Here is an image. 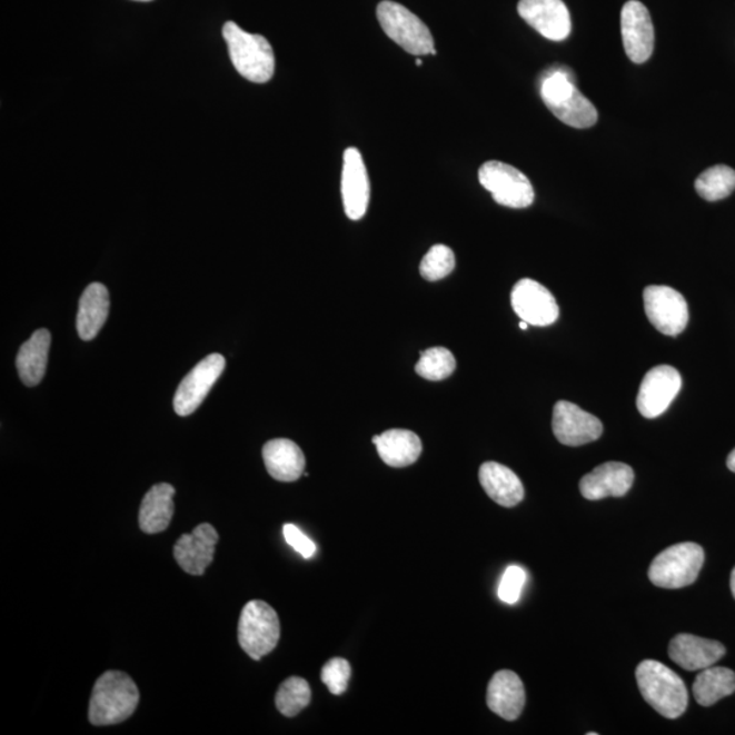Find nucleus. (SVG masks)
<instances>
[{
	"instance_id": "obj_1",
	"label": "nucleus",
	"mask_w": 735,
	"mask_h": 735,
	"mask_svg": "<svg viewBox=\"0 0 735 735\" xmlns=\"http://www.w3.org/2000/svg\"><path fill=\"white\" fill-rule=\"evenodd\" d=\"M539 93L545 106L563 123L580 130L597 123V108L576 88L569 70L552 67L540 79Z\"/></svg>"
},
{
	"instance_id": "obj_2",
	"label": "nucleus",
	"mask_w": 735,
	"mask_h": 735,
	"mask_svg": "<svg viewBox=\"0 0 735 735\" xmlns=\"http://www.w3.org/2000/svg\"><path fill=\"white\" fill-rule=\"evenodd\" d=\"M139 691L129 674L111 671L95 684L89 704V721L95 726L118 725L136 713Z\"/></svg>"
},
{
	"instance_id": "obj_3",
	"label": "nucleus",
	"mask_w": 735,
	"mask_h": 735,
	"mask_svg": "<svg viewBox=\"0 0 735 735\" xmlns=\"http://www.w3.org/2000/svg\"><path fill=\"white\" fill-rule=\"evenodd\" d=\"M644 701L667 719H677L688 707V691L678 674L657 660H643L636 669Z\"/></svg>"
},
{
	"instance_id": "obj_4",
	"label": "nucleus",
	"mask_w": 735,
	"mask_h": 735,
	"mask_svg": "<svg viewBox=\"0 0 735 735\" xmlns=\"http://www.w3.org/2000/svg\"><path fill=\"white\" fill-rule=\"evenodd\" d=\"M230 60L241 77L254 83L269 82L276 70L275 52L269 41L260 34L245 32L229 21L222 28Z\"/></svg>"
},
{
	"instance_id": "obj_5",
	"label": "nucleus",
	"mask_w": 735,
	"mask_h": 735,
	"mask_svg": "<svg viewBox=\"0 0 735 735\" xmlns=\"http://www.w3.org/2000/svg\"><path fill=\"white\" fill-rule=\"evenodd\" d=\"M376 14L388 38L403 47L406 52L416 57L437 54L429 28L405 6L393 0H383Z\"/></svg>"
},
{
	"instance_id": "obj_6",
	"label": "nucleus",
	"mask_w": 735,
	"mask_h": 735,
	"mask_svg": "<svg viewBox=\"0 0 735 735\" xmlns=\"http://www.w3.org/2000/svg\"><path fill=\"white\" fill-rule=\"evenodd\" d=\"M704 564L701 545L683 543L671 546L654 558L648 578L660 588H684L694 585Z\"/></svg>"
},
{
	"instance_id": "obj_7",
	"label": "nucleus",
	"mask_w": 735,
	"mask_h": 735,
	"mask_svg": "<svg viewBox=\"0 0 735 735\" xmlns=\"http://www.w3.org/2000/svg\"><path fill=\"white\" fill-rule=\"evenodd\" d=\"M237 636L246 654L255 660L262 659L277 647L281 637L277 612L264 600H251L241 612Z\"/></svg>"
},
{
	"instance_id": "obj_8",
	"label": "nucleus",
	"mask_w": 735,
	"mask_h": 735,
	"mask_svg": "<svg viewBox=\"0 0 735 735\" xmlns=\"http://www.w3.org/2000/svg\"><path fill=\"white\" fill-rule=\"evenodd\" d=\"M479 183L491 193L495 202L506 208L526 209L536 193L524 172L500 161L485 162L478 171Z\"/></svg>"
},
{
	"instance_id": "obj_9",
	"label": "nucleus",
	"mask_w": 735,
	"mask_h": 735,
	"mask_svg": "<svg viewBox=\"0 0 735 735\" xmlns=\"http://www.w3.org/2000/svg\"><path fill=\"white\" fill-rule=\"evenodd\" d=\"M643 299L647 318L655 329L671 337L686 329L689 320L688 302L679 291L653 285L644 289Z\"/></svg>"
},
{
	"instance_id": "obj_10",
	"label": "nucleus",
	"mask_w": 735,
	"mask_h": 735,
	"mask_svg": "<svg viewBox=\"0 0 735 735\" xmlns=\"http://www.w3.org/2000/svg\"><path fill=\"white\" fill-rule=\"evenodd\" d=\"M225 364L224 356L216 354L203 358L191 369L175 394L173 407L179 416H190L202 405L212 386L220 379Z\"/></svg>"
},
{
	"instance_id": "obj_11",
	"label": "nucleus",
	"mask_w": 735,
	"mask_h": 735,
	"mask_svg": "<svg viewBox=\"0 0 735 735\" xmlns=\"http://www.w3.org/2000/svg\"><path fill=\"white\" fill-rule=\"evenodd\" d=\"M553 434L564 446L579 447L603 436V423L578 405L558 400L553 409Z\"/></svg>"
},
{
	"instance_id": "obj_12",
	"label": "nucleus",
	"mask_w": 735,
	"mask_h": 735,
	"mask_svg": "<svg viewBox=\"0 0 735 735\" xmlns=\"http://www.w3.org/2000/svg\"><path fill=\"white\" fill-rule=\"evenodd\" d=\"M683 387L682 375L671 366L648 370L637 394V409L646 418H657L667 410Z\"/></svg>"
},
{
	"instance_id": "obj_13",
	"label": "nucleus",
	"mask_w": 735,
	"mask_h": 735,
	"mask_svg": "<svg viewBox=\"0 0 735 735\" xmlns=\"http://www.w3.org/2000/svg\"><path fill=\"white\" fill-rule=\"evenodd\" d=\"M511 304L515 314L532 326H550L560 315L555 296L530 278L516 282L511 291Z\"/></svg>"
},
{
	"instance_id": "obj_14",
	"label": "nucleus",
	"mask_w": 735,
	"mask_h": 735,
	"mask_svg": "<svg viewBox=\"0 0 735 735\" xmlns=\"http://www.w3.org/2000/svg\"><path fill=\"white\" fill-rule=\"evenodd\" d=\"M622 34L625 52L632 62L646 63L654 52L655 32L646 6L629 0L622 10Z\"/></svg>"
},
{
	"instance_id": "obj_15",
	"label": "nucleus",
	"mask_w": 735,
	"mask_h": 735,
	"mask_svg": "<svg viewBox=\"0 0 735 735\" xmlns=\"http://www.w3.org/2000/svg\"><path fill=\"white\" fill-rule=\"evenodd\" d=\"M518 13L540 36L552 41L568 38L573 22L563 0H520Z\"/></svg>"
},
{
	"instance_id": "obj_16",
	"label": "nucleus",
	"mask_w": 735,
	"mask_h": 735,
	"mask_svg": "<svg viewBox=\"0 0 735 735\" xmlns=\"http://www.w3.org/2000/svg\"><path fill=\"white\" fill-rule=\"evenodd\" d=\"M344 209L350 220H361L368 210L370 185L360 150L349 148L344 153L341 180Z\"/></svg>"
},
{
	"instance_id": "obj_17",
	"label": "nucleus",
	"mask_w": 735,
	"mask_h": 735,
	"mask_svg": "<svg viewBox=\"0 0 735 735\" xmlns=\"http://www.w3.org/2000/svg\"><path fill=\"white\" fill-rule=\"evenodd\" d=\"M218 533L209 524L196 527L191 534H185L178 539L173 548L175 560L185 573L202 576L209 565L215 560Z\"/></svg>"
},
{
	"instance_id": "obj_18",
	"label": "nucleus",
	"mask_w": 735,
	"mask_h": 735,
	"mask_svg": "<svg viewBox=\"0 0 735 735\" xmlns=\"http://www.w3.org/2000/svg\"><path fill=\"white\" fill-rule=\"evenodd\" d=\"M635 473L632 467L619 461L595 467L580 479L579 488L587 500L597 501L606 497H623L634 485Z\"/></svg>"
},
{
	"instance_id": "obj_19",
	"label": "nucleus",
	"mask_w": 735,
	"mask_h": 735,
	"mask_svg": "<svg viewBox=\"0 0 735 735\" xmlns=\"http://www.w3.org/2000/svg\"><path fill=\"white\" fill-rule=\"evenodd\" d=\"M725 654L722 643L689 634L677 635L669 646V657L674 664L689 672L707 669Z\"/></svg>"
},
{
	"instance_id": "obj_20",
	"label": "nucleus",
	"mask_w": 735,
	"mask_h": 735,
	"mask_svg": "<svg viewBox=\"0 0 735 735\" xmlns=\"http://www.w3.org/2000/svg\"><path fill=\"white\" fill-rule=\"evenodd\" d=\"M486 704L503 719H518L526 704L525 686L518 674L511 671L497 672L490 679Z\"/></svg>"
},
{
	"instance_id": "obj_21",
	"label": "nucleus",
	"mask_w": 735,
	"mask_h": 735,
	"mask_svg": "<svg viewBox=\"0 0 735 735\" xmlns=\"http://www.w3.org/2000/svg\"><path fill=\"white\" fill-rule=\"evenodd\" d=\"M479 483L486 495L501 507L511 508L524 500L525 488L519 477L497 461H486L479 467Z\"/></svg>"
},
{
	"instance_id": "obj_22",
	"label": "nucleus",
	"mask_w": 735,
	"mask_h": 735,
	"mask_svg": "<svg viewBox=\"0 0 735 735\" xmlns=\"http://www.w3.org/2000/svg\"><path fill=\"white\" fill-rule=\"evenodd\" d=\"M264 460L270 476L281 483L297 481L306 469V457L301 448L289 439L267 441Z\"/></svg>"
},
{
	"instance_id": "obj_23",
	"label": "nucleus",
	"mask_w": 735,
	"mask_h": 735,
	"mask_svg": "<svg viewBox=\"0 0 735 735\" xmlns=\"http://www.w3.org/2000/svg\"><path fill=\"white\" fill-rule=\"evenodd\" d=\"M109 302L106 285L93 282L85 289L77 315L78 336L83 341H92L106 325Z\"/></svg>"
},
{
	"instance_id": "obj_24",
	"label": "nucleus",
	"mask_w": 735,
	"mask_h": 735,
	"mask_svg": "<svg viewBox=\"0 0 735 735\" xmlns=\"http://www.w3.org/2000/svg\"><path fill=\"white\" fill-rule=\"evenodd\" d=\"M175 494L172 485L158 484L145 495L138 518L143 533L158 534L167 530L175 514Z\"/></svg>"
},
{
	"instance_id": "obj_25",
	"label": "nucleus",
	"mask_w": 735,
	"mask_h": 735,
	"mask_svg": "<svg viewBox=\"0 0 735 735\" xmlns=\"http://www.w3.org/2000/svg\"><path fill=\"white\" fill-rule=\"evenodd\" d=\"M374 445L383 461L391 467H406L416 464L423 453V443L411 430L390 429L374 436Z\"/></svg>"
},
{
	"instance_id": "obj_26",
	"label": "nucleus",
	"mask_w": 735,
	"mask_h": 735,
	"mask_svg": "<svg viewBox=\"0 0 735 735\" xmlns=\"http://www.w3.org/2000/svg\"><path fill=\"white\" fill-rule=\"evenodd\" d=\"M50 348L51 332L47 329L36 331L29 341L21 346L16 364L23 385L34 387L44 379Z\"/></svg>"
},
{
	"instance_id": "obj_27",
	"label": "nucleus",
	"mask_w": 735,
	"mask_h": 735,
	"mask_svg": "<svg viewBox=\"0 0 735 735\" xmlns=\"http://www.w3.org/2000/svg\"><path fill=\"white\" fill-rule=\"evenodd\" d=\"M735 692V673L727 667L709 666L695 679L694 696L703 707L714 706Z\"/></svg>"
},
{
	"instance_id": "obj_28",
	"label": "nucleus",
	"mask_w": 735,
	"mask_h": 735,
	"mask_svg": "<svg viewBox=\"0 0 735 735\" xmlns=\"http://www.w3.org/2000/svg\"><path fill=\"white\" fill-rule=\"evenodd\" d=\"M695 188L698 196L708 202L731 197L735 190V171L727 166L711 167L698 176Z\"/></svg>"
},
{
	"instance_id": "obj_29",
	"label": "nucleus",
	"mask_w": 735,
	"mask_h": 735,
	"mask_svg": "<svg viewBox=\"0 0 735 735\" xmlns=\"http://www.w3.org/2000/svg\"><path fill=\"white\" fill-rule=\"evenodd\" d=\"M311 703V688L306 679L290 677L279 686L276 695V706L285 716L294 718Z\"/></svg>"
},
{
	"instance_id": "obj_30",
	"label": "nucleus",
	"mask_w": 735,
	"mask_h": 735,
	"mask_svg": "<svg viewBox=\"0 0 735 735\" xmlns=\"http://www.w3.org/2000/svg\"><path fill=\"white\" fill-rule=\"evenodd\" d=\"M457 369L455 357L446 348H430L424 350L416 366V373L421 378L440 381L449 378Z\"/></svg>"
},
{
	"instance_id": "obj_31",
	"label": "nucleus",
	"mask_w": 735,
	"mask_h": 735,
	"mask_svg": "<svg viewBox=\"0 0 735 735\" xmlns=\"http://www.w3.org/2000/svg\"><path fill=\"white\" fill-rule=\"evenodd\" d=\"M455 269V254L451 248L436 245L425 255L420 265L421 276L427 281H439Z\"/></svg>"
},
{
	"instance_id": "obj_32",
	"label": "nucleus",
	"mask_w": 735,
	"mask_h": 735,
	"mask_svg": "<svg viewBox=\"0 0 735 735\" xmlns=\"http://www.w3.org/2000/svg\"><path fill=\"white\" fill-rule=\"evenodd\" d=\"M351 676V667L348 660L344 658H334L321 669V682L332 695L339 696L348 689V683Z\"/></svg>"
},
{
	"instance_id": "obj_33",
	"label": "nucleus",
	"mask_w": 735,
	"mask_h": 735,
	"mask_svg": "<svg viewBox=\"0 0 735 735\" xmlns=\"http://www.w3.org/2000/svg\"><path fill=\"white\" fill-rule=\"evenodd\" d=\"M527 579L526 570L519 565H509L504 573L499 585V598L503 603L514 605L518 603Z\"/></svg>"
},
{
	"instance_id": "obj_34",
	"label": "nucleus",
	"mask_w": 735,
	"mask_h": 735,
	"mask_svg": "<svg viewBox=\"0 0 735 735\" xmlns=\"http://www.w3.org/2000/svg\"><path fill=\"white\" fill-rule=\"evenodd\" d=\"M284 537L287 543L302 557L311 558L315 555L316 546L314 540L309 539L299 527L288 524L284 526Z\"/></svg>"
},
{
	"instance_id": "obj_35",
	"label": "nucleus",
	"mask_w": 735,
	"mask_h": 735,
	"mask_svg": "<svg viewBox=\"0 0 735 735\" xmlns=\"http://www.w3.org/2000/svg\"><path fill=\"white\" fill-rule=\"evenodd\" d=\"M727 467H728V469H731L733 473H735V448L733 449V451L731 453V455H728V457H727Z\"/></svg>"
},
{
	"instance_id": "obj_36",
	"label": "nucleus",
	"mask_w": 735,
	"mask_h": 735,
	"mask_svg": "<svg viewBox=\"0 0 735 735\" xmlns=\"http://www.w3.org/2000/svg\"><path fill=\"white\" fill-rule=\"evenodd\" d=\"M731 587H732V593H733L734 598H735V568L733 569V573H732Z\"/></svg>"
},
{
	"instance_id": "obj_37",
	"label": "nucleus",
	"mask_w": 735,
	"mask_h": 735,
	"mask_svg": "<svg viewBox=\"0 0 735 735\" xmlns=\"http://www.w3.org/2000/svg\"><path fill=\"white\" fill-rule=\"evenodd\" d=\"M519 327H520L522 330H527V327H528L527 321L522 320Z\"/></svg>"
},
{
	"instance_id": "obj_38",
	"label": "nucleus",
	"mask_w": 735,
	"mask_h": 735,
	"mask_svg": "<svg viewBox=\"0 0 735 735\" xmlns=\"http://www.w3.org/2000/svg\"><path fill=\"white\" fill-rule=\"evenodd\" d=\"M416 64H417V66H423V64H424V62H423V60H421V59H417V60H416Z\"/></svg>"
},
{
	"instance_id": "obj_39",
	"label": "nucleus",
	"mask_w": 735,
	"mask_h": 735,
	"mask_svg": "<svg viewBox=\"0 0 735 735\" xmlns=\"http://www.w3.org/2000/svg\"><path fill=\"white\" fill-rule=\"evenodd\" d=\"M136 2H151V0H136Z\"/></svg>"
}]
</instances>
